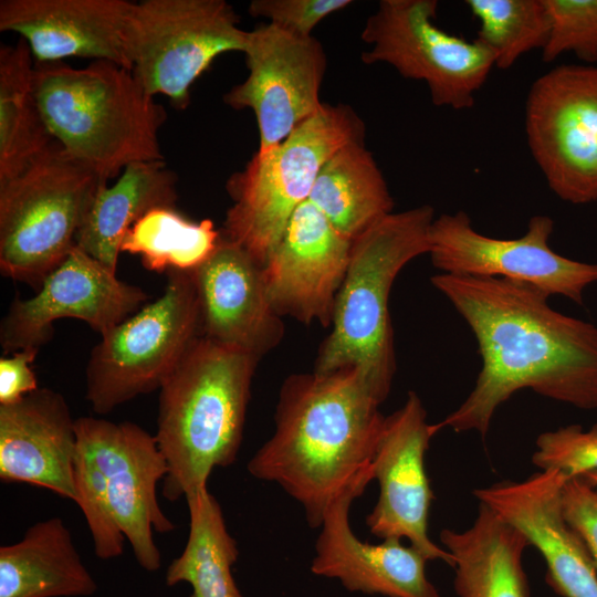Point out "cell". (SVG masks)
Instances as JSON below:
<instances>
[{
	"mask_svg": "<svg viewBox=\"0 0 597 597\" xmlns=\"http://www.w3.org/2000/svg\"><path fill=\"white\" fill-rule=\"evenodd\" d=\"M243 54L249 74L223 95V102L237 111L254 113L259 130L255 153L262 154L321 109L327 57L313 35L297 36L271 23L248 32Z\"/></svg>",
	"mask_w": 597,
	"mask_h": 597,
	"instance_id": "cell-13",
	"label": "cell"
},
{
	"mask_svg": "<svg viewBox=\"0 0 597 597\" xmlns=\"http://www.w3.org/2000/svg\"><path fill=\"white\" fill-rule=\"evenodd\" d=\"M39 348H24L0 358V405L19 401L39 386L31 364Z\"/></svg>",
	"mask_w": 597,
	"mask_h": 597,
	"instance_id": "cell-36",
	"label": "cell"
},
{
	"mask_svg": "<svg viewBox=\"0 0 597 597\" xmlns=\"http://www.w3.org/2000/svg\"><path fill=\"white\" fill-rule=\"evenodd\" d=\"M525 133L559 199L597 200V65L564 64L537 77L526 98Z\"/></svg>",
	"mask_w": 597,
	"mask_h": 597,
	"instance_id": "cell-11",
	"label": "cell"
},
{
	"mask_svg": "<svg viewBox=\"0 0 597 597\" xmlns=\"http://www.w3.org/2000/svg\"><path fill=\"white\" fill-rule=\"evenodd\" d=\"M148 300L140 287L75 247L30 298L15 297L0 326L4 353L39 348L53 335V323L77 318L100 334L136 313Z\"/></svg>",
	"mask_w": 597,
	"mask_h": 597,
	"instance_id": "cell-15",
	"label": "cell"
},
{
	"mask_svg": "<svg viewBox=\"0 0 597 597\" xmlns=\"http://www.w3.org/2000/svg\"><path fill=\"white\" fill-rule=\"evenodd\" d=\"M258 363L201 335L160 386L155 438L168 465L167 500L193 498L214 468L237 460Z\"/></svg>",
	"mask_w": 597,
	"mask_h": 597,
	"instance_id": "cell-3",
	"label": "cell"
},
{
	"mask_svg": "<svg viewBox=\"0 0 597 597\" xmlns=\"http://www.w3.org/2000/svg\"><path fill=\"white\" fill-rule=\"evenodd\" d=\"M434 218L428 205L391 212L352 242L331 333L318 349L314 371L356 368L385 401L397 367L389 294L400 271L428 254Z\"/></svg>",
	"mask_w": 597,
	"mask_h": 597,
	"instance_id": "cell-5",
	"label": "cell"
},
{
	"mask_svg": "<svg viewBox=\"0 0 597 597\" xmlns=\"http://www.w3.org/2000/svg\"><path fill=\"white\" fill-rule=\"evenodd\" d=\"M75 431L104 473L115 522L137 563L157 570L161 561L153 532L169 533L175 525L157 500V483L166 478L168 465L155 436L134 422L93 417L77 418Z\"/></svg>",
	"mask_w": 597,
	"mask_h": 597,
	"instance_id": "cell-14",
	"label": "cell"
},
{
	"mask_svg": "<svg viewBox=\"0 0 597 597\" xmlns=\"http://www.w3.org/2000/svg\"><path fill=\"white\" fill-rule=\"evenodd\" d=\"M480 22L476 40L494 55V66L510 69L521 55L543 50L549 34L545 0H468Z\"/></svg>",
	"mask_w": 597,
	"mask_h": 597,
	"instance_id": "cell-30",
	"label": "cell"
},
{
	"mask_svg": "<svg viewBox=\"0 0 597 597\" xmlns=\"http://www.w3.org/2000/svg\"><path fill=\"white\" fill-rule=\"evenodd\" d=\"M200 306L201 335L256 357L282 341V316L273 308L262 266L221 234L213 253L190 271Z\"/></svg>",
	"mask_w": 597,
	"mask_h": 597,
	"instance_id": "cell-20",
	"label": "cell"
},
{
	"mask_svg": "<svg viewBox=\"0 0 597 597\" xmlns=\"http://www.w3.org/2000/svg\"><path fill=\"white\" fill-rule=\"evenodd\" d=\"M549 34L544 62L572 52L586 64L597 62V0H545Z\"/></svg>",
	"mask_w": 597,
	"mask_h": 597,
	"instance_id": "cell-32",
	"label": "cell"
},
{
	"mask_svg": "<svg viewBox=\"0 0 597 597\" xmlns=\"http://www.w3.org/2000/svg\"><path fill=\"white\" fill-rule=\"evenodd\" d=\"M73 481L75 503L85 516L95 555L101 559L121 556L126 538L115 522L104 473L90 449L78 440Z\"/></svg>",
	"mask_w": 597,
	"mask_h": 597,
	"instance_id": "cell-31",
	"label": "cell"
},
{
	"mask_svg": "<svg viewBox=\"0 0 597 597\" xmlns=\"http://www.w3.org/2000/svg\"><path fill=\"white\" fill-rule=\"evenodd\" d=\"M566 476L548 469L521 482L501 481L473 491L522 532L546 564V583L562 597H597V567L582 537L566 522L562 490Z\"/></svg>",
	"mask_w": 597,
	"mask_h": 597,
	"instance_id": "cell-18",
	"label": "cell"
},
{
	"mask_svg": "<svg viewBox=\"0 0 597 597\" xmlns=\"http://www.w3.org/2000/svg\"><path fill=\"white\" fill-rule=\"evenodd\" d=\"M597 493V470L585 473L582 476Z\"/></svg>",
	"mask_w": 597,
	"mask_h": 597,
	"instance_id": "cell-37",
	"label": "cell"
},
{
	"mask_svg": "<svg viewBox=\"0 0 597 597\" xmlns=\"http://www.w3.org/2000/svg\"><path fill=\"white\" fill-rule=\"evenodd\" d=\"M373 473L366 474L328 506L311 564L314 575L338 579L349 591L386 597H440L427 578V556L400 540L380 544L360 541L349 525L352 502L363 494Z\"/></svg>",
	"mask_w": 597,
	"mask_h": 597,
	"instance_id": "cell-19",
	"label": "cell"
},
{
	"mask_svg": "<svg viewBox=\"0 0 597 597\" xmlns=\"http://www.w3.org/2000/svg\"><path fill=\"white\" fill-rule=\"evenodd\" d=\"M96 589L61 517L39 521L0 547V597H83Z\"/></svg>",
	"mask_w": 597,
	"mask_h": 597,
	"instance_id": "cell-24",
	"label": "cell"
},
{
	"mask_svg": "<svg viewBox=\"0 0 597 597\" xmlns=\"http://www.w3.org/2000/svg\"><path fill=\"white\" fill-rule=\"evenodd\" d=\"M381 404L356 368L289 376L274 432L250 459L249 473L280 485L302 505L308 525L320 527L332 502L373 473Z\"/></svg>",
	"mask_w": 597,
	"mask_h": 597,
	"instance_id": "cell-2",
	"label": "cell"
},
{
	"mask_svg": "<svg viewBox=\"0 0 597 597\" xmlns=\"http://www.w3.org/2000/svg\"><path fill=\"white\" fill-rule=\"evenodd\" d=\"M532 462L541 470L554 469L566 479L597 470V423L589 430L570 425L541 433Z\"/></svg>",
	"mask_w": 597,
	"mask_h": 597,
	"instance_id": "cell-33",
	"label": "cell"
},
{
	"mask_svg": "<svg viewBox=\"0 0 597 597\" xmlns=\"http://www.w3.org/2000/svg\"><path fill=\"white\" fill-rule=\"evenodd\" d=\"M432 285L475 337L482 366L465 400L436 433L485 438L498 408L522 389L573 407L597 409V327L555 311L546 293L499 277L438 273Z\"/></svg>",
	"mask_w": 597,
	"mask_h": 597,
	"instance_id": "cell-1",
	"label": "cell"
},
{
	"mask_svg": "<svg viewBox=\"0 0 597 597\" xmlns=\"http://www.w3.org/2000/svg\"><path fill=\"white\" fill-rule=\"evenodd\" d=\"M553 230V219L538 214L522 237L498 239L478 232L464 211L442 213L430 227L428 254L440 273L526 283L582 305L586 289L597 282V263L555 252Z\"/></svg>",
	"mask_w": 597,
	"mask_h": 597,
	"instance_id": "cell-12",
	"label": "cell"
},
{
	"mask_svg": "<svg viewBox=\"0 0 597 597\" xmlns=\"http://www.w3.org/2000/svg\"><path fill=\"white\" fill-rule=\"evenodd\" d=\"M54 140L23 171L0 182V270L39 289L76 247L103 185Z\"/></svg>",
	"mask_w": 597,
	"mask_h": 597,
	"instance_id": "cell-7",
	"label": "cell"
},
{
	"mask_svg": "<svg viewBox=\"0 0 597 597\" xmlns=\"http://www.w3.org/2000/svg\"><path fill=\"white\" fill-rule=\"evenodd\" d=\"M352 242L308 200L298 206L262 266L276 313L306 325L331 326Z\"/></svg>",
	"mask_w": 597,
	"mask_h": 597,
	"instance_id": "cell-17",
	"label": "cell"
},
{
	"mask_svg": "<svg viewBox=\"0 0 597 597\" xmlns=\"http://www.w3.org/2000/svg\"><path fill=\"white\" fill-rule=\"evenodd\" d=\"M177 176L165 160L135 163L98 190L77 233L76 247L116 273L126 232L147 212L172 207Z\"/></svg>",
	"mask_w": 597,
	"mask_h": 597,
	"instance_id": "cell-25",
	"label": "cell"
},
{
	"mask_svg": "<svg viewBox=\"0 0 597 597\" xmlns=\"http://www.w3.org/2000/svg\"><path fill=\"white\" fill-rule=\"evenodd\" d=\"M562 507L566 522L582 537L597 567V493L582 476L567 479Z\"/></svg>",
	"mask_w": 597,
	"mask_h": 597,
	"instance_id": "cell-35",
	"label": "cell"
},
{
	"mask_svg": "<svg viewBox=\"0 0 597 597\" xmlns=\"http://www.w3.org/2000/svg\"><path fill=\"white\" fill-rule=\"evenodd\" d=\"M440 540L454 561L459 597H530L522 563L530 542L485 503L469 528H444Z\"/></svg>",
	"mask_w": 597,
	"mask_h": 597,
	"instance_id": "cell-23",
	"label": "cell"
},
{
	"mask_svg": "<svg viewBox=\"0 0 597 597\" xmlns=\"http://www.w3.org/2000/svg\"><path fill=\"white\" fill-rule=\"evenodd\" d=\"M54 142L36 96L27 42L0 48V182L23 171Z\"/></svg>",
	"mask_w": 597,
	"mask_h": 597,
	"instance_id": "cell-27",
	"label": "cell"
},
{
	"mask_svg": "<svg viewBox=\"0 0 597 597\" xmlns=\"http://www.w3.org/2000/svg\"><path fill=\"white\" fill-rule=\"evenodd\" d=\"M164 293L102 333L86 367V400L98 415L159 389L192 342L201 315L190 272L169 270Z\"/></svg>",
	"mask_w": 597,
	"mask_h": 597,
	"instance_id": "cell-8",
	"label": "cell"
},
{
	"mask_svg": "<svg viewBox=\"0 0 597 597\" xmlns=\"http://www.w3.org/2000/svg\"><path fill=\"white\" fill-rule=\"evenodd\" d=\"M186 501L189 534L182 553L167 568L166 584L187 583L190 597H242L232 575L239 549L219 502L208 488Z\"/></svg>",
	"mask_w": 597,
	"mask_h": 597,
	"instance_id": "cell-28",
	"label": "cell"
},
{
	"mask_svg": "<svg viewBox=\"0 0 597 597\" xmlns=\"http://www.w3.org/2000/svg\"><path fill=\"white\" fill-rule=\"evenodd\" d=\"M350 0H253L249 4L252 17L297 36H312L313 29L326 17L345 9Z\"/></svg>",
	"mask_w": 597,
	"mask_h": 597,
	"instance_id": "cell-34",
	"label": "cell"
},
{
	"mask_svg": "<svg viewBox=\"0 0 597 597\" xmlns=\"http://www.w3.org/2000/svg\"><path fill=\"white\" fill-rule=\"evenodd\" d=\"M248 32L224 0L134 2L126 38L130 71L150 96L165 95L185 109L197 78L219 55L243 53Z\"/></svg>",
	"mask_w": 597,
	"mask_h": 597,
	"instance_id": "cell-9",
	"label": "cell"
},
{
	"mask_svg": "<svg viewBox=\"0 0 597 597\" xmlns=\"http://www.w3.org/2000/svg\"><path fill=\"white\" fill-rule=\"evenodd\" d=\"M127 0H1L0 30L24 40L35 63L104 60L130 70Z\"/></svg>",
	"mask_w": 597,
	"mask_h": 597,
	"instance_id": "cell-21",
	"label": "cell"
},
{
	"mask_svg": "<svg viewBox=\"0 0 597 597\" xmlns=\"http://www.w3.org/2000/svg\"><path fill=\"white\" fill-rule=\"evenodd\" d=\"M364 137V123L349 105L324 103L281 144L255 153L243 170L229 178L233 205L226 213L222 237L263 266L294 211L308 200L324 164Z\"/></svg>",
	"mask_w": 597,
	"mask_h": 597,
	"instance_id": "cell-6",
	"label": "cell"
},
{
	"mask_svg": "<svg viewBox=\"0 0 597 597\" xmlns=\"http://www.w3.org/2000/svg\"><path fill=\"white\" fill-rule=\"evenodd\" d=\"M34 80L53 139L105 181L132 164L164 160L165 108L129 69L104 60L81 69L34 62Z\"/></svg>",
	"mask_w": 597,
	"mask_h": 597,
	"instance_id": "cell-4",
	"label": "cell"
},
{
	"mask_svg": "<svg viewBox=\"0 0 597 597\" xmlns=\"http://www.w3.org/2000/svg\"><path fill=\"white\" fill-rule=\"evenodd\" d=\"M75 420L64 397L38 388L0 405V479L45 488L75 502Z\"/></svg>",
	"mask_w": 597,
	"mask_h": 597,
	"instance_id": "cell-22",
	"label": "cell"
},
{
	"mask_svg": "<svg viewBox=\"0 0 597 597\" xmlns=\"http://www.w3.org/2000/svg\"><path fill=\"white\" fill-rule=\"evenodd\" d=\"M308 201L350 241L394 212L387 182L364 142L345 145L324 164Z\"/></svg>",
	"mask_w": 597,
	"mask_h": 597,
	"instance_id": "cell-26",
	"label": "cell"
},
{
	"mask_svg": "<svg viewBox=\"0 0 597 597\" xmlns=\"http://www.w3.org/2000/svg\"><path fill=\"white\" fill-rule=\"evenodd\" d=\"M221 231L210 219L191 221L172 207L156 208L140 218L125 234L121 253L140 256L154 272L193 271L216 250Z\"/></svg>",
	"mask_w": 597,
	"mask_h": 597,
	"instance_id": "cell-29",
	"label": "cell"
},
{
	"mask_svg": "<svg viewBox=\"0 0 597 597\" xmlns=\"http://www.w3.org/2000/svg\"><path fill=\"white\" fill-rule=\"evenodd\" d=\"M434 434L420 397L409 391L405 404L385 418L371 461L379 495L366 524L370 533L381 540L406 538L429 561L439 559L453 567L449 552L428 535L433 492L425 455Z\"/></svg>",
	"mask_w": 597,
	"mask_h": 597,
	"instance_id": "cell-16",
	"label": "cell"
},
{
	"mask_svg": "<svg viewBox=\"0 0 597 597\" xmlns=\"http://www.w3.org/2000/svg\"><path fill=\"white\" fill-rule=\"evenodd\" d=\"M437 8L436 0H381L362 32L370 46L362 61L386 63L405 78L423 81L436 106L468 109L495 67L494 55L476 39L439 28Z\"/></svg>",
	"mask_w": 597,
	"mask_h": 597,
	"instance_id": "cell-10",
	"label": "cell"
}]
</instances>
